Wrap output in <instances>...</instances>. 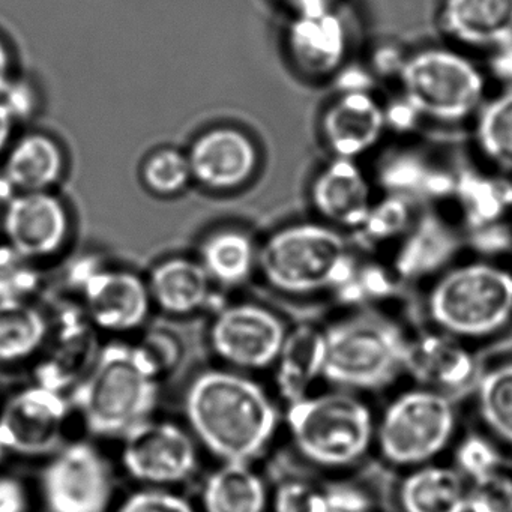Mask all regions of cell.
<instances>
[{
  "instance_id": "20",
  "label": "cell",
  "mask_w": 512,
  "mask_h": 512,
  "mask_svg": "<svg viewBox=\"0 0 512 512\" xmlns=\"http://www.w3.org/2000/svg\"><path fill=\"white\" fill-rule=\"evenodd\" d=\"M101 347L98 329L83 308L64 311L55 323L50 320L49 338L38 356L35 382L65 394L73 391L97 361Z\"/></svg>"
},
{
  "instance_id": "47",
  "label": "cell",
  "mask_w": 512,
  "mask_h": 512,
  "mask_svg": "<svg viewBox=\"0 0 512 512\" xmlns=\"http://www.w3.org/2000/svg\"><path fill=\"white\" fill-rule=\"evenodd\" d=\"M16 122L8 107L0 101V155L7 152V149L10 148Z\"/></svg>"
},
{
  "instance_id": "38",
  "label": "cell",
  "mask_w": 512,
  "mask_h": 512,
  "mask_svg": "<svg viewBox=\"0 0 512 512\" xmlns=\"http://www.w3.org/2000/svg\"><path fill=\"white\" fill-rule=\"evenodd\" d=\"M466 512H512V475L500 470L470 482Z\"/></svg>"
},
{
  "instance_id": "5",
  "label": "cell",
  "mask_w": 512,
  "mask_h": 512,
  "mask_svg": "<svg viewBox=\"0 0 512 512\" xmlns=\"http://www.w3.org/2000/svg\"><path fill=\"white\" fill-rule=\"evenodd\" d=\"M376 419L365 395L329 388L286 406L293 448L317 469L341 472L367 458L376 443Z\"/></svg>"
},
{
  "instance_id": "36",
  "label": "cell",
  "mask_w": 512,
  "mask_h": 512,
  "mask_svg": "<svg viewBox=\"0 0 512 512\" xmlns=\"http://www.w3.org/2000/svg\"><path fill=\"white\" fill-rule=\"evenodd\" d=\"M40 286L37 262L7 242L0 244V302L31 299Z\"/></svg>"
},
{
  "instance_id": "23",
  "label": "cell",
  "mask_w": 512,
  "mask_h": 512,
  "mask_svg": "<svg viewBox=\"0 0 512 512\" xmlns=\"http://www.w3.org/2000/svg\"><path fill=\"white\" fill-rule=\"evenodd\" d=\"M325 328L301 323L287 331L272 371L278 397L286 406L316 392L325 382Z\"/></svg>"
},
{
  "instance_id": "12",
  "label": "cell",
  "mask_w": 512,
  "mask_h": 512,
  "mask_svg": "<svg viewBox=\"0 0 512 512\" xmlns=\"http://www.w3.org/2000/svg\"><path fill=\"white\" fill-rule=\"evenodd\" d=\"M47 512H107L113 499L109 461L89 442L64 443L41 472Z\"/></svg>"
},
{
  "instance_id": "18",
  "label": "cell",
  "mask_w": 512,
  "mask_h": 512,
  "mask_svg": "<svg viewBox=\"0 0 512 512\" xmlns=\"http://www.w3.org/2000/svg\"><path fill=\"white\" fill-rule=\"evenodd\" d=\"M466 233L440 212L419 211L409 232L394 247L392 271L403 284L425 283L460 260Z\"/></svg>"
},
{
  "instance_id": "45",
  "label": "cell",
  "mask_w": 512,
  "mask_h": 512,
  "mask_svg": "<svg viewBox=\"0 0 512 512\" xmlns=\"http://www.w3.org/2000/svg\"><path fill=\"white\" fill-rule=\"evenodd\" d=\"M385 116L388 133L391 130L409 133L418 127L419 122H424L418 112L413 109L412 104L401 94L398 95L397 100L385 103Z\"/></svg>"
},
{
  "instance_id": "26",
  "label": "cell",
  "mask_w": 512,
  "mask_h": 512,
  "mask_svg": "<svg viewBox=\"0 0 512 512\" xmlns=\"http://www.w3.org/2000/svg\"><path fill=\"white\" fill-rule=\"evenodd\" d=\"M469 482L439 461L413 467L398 485L401 512H466Z\"/></svg>"
},
{
  "instance_id": "43",
  "label": "cell",
  "mask_w": 512,
  "mask_h": 512,
  "mask_svg": "<svg viewBox=\"0 0 512 512\" xmlns=\"http://www.w3.org/2000/svg\"><path fill=\"white\" fill-rule=\"evenodd\" d=\"M0 101L8 107L16 121L32 116L37 106L34 89L28 83L14 82V80H11L7 89L0 94Z\"/></svg>"
},
{
  "instance_id": "16",
  "label": "cell",
  "mask_w": 512,
  "mask_h": 512,
  "mask_svg": "<svg viewBox=\"0 0 512 512\" xmlns=\"http://www.w3.org/2000/svg\"><path fill=\"white\" fill-rule=\"evenodd\" d=\"M479 370L478 358L470 343L431 328L409 335L404 376L424 388L454 398L473 391Z\"/></svg>"
},
{
  "instance_id": "15",
  "label": "cell",
  "mask_w": 512,
  "mask_h": 512,
  "mask_svg": "<svg viewBox=\"0 0 512 512\" xmlns=\"http://www.w3.org/2000/svg\"><path fill=\"white\" fill-rule=\"evenodd\" d=\"M319 134L331 157L362 161L388 134L385 103L374 91H337L320 113Z\"/></svg>"
},
{
  "instance_id": "19",
  "label": "cell",
  "mask_w": 512,
  "mask_h": 512,
  "mask_svg": "<svg viewBox=\"0 0 512 512\" xmlns=\"http://www.w3.org/2000/svg\"><path fill=\"white\" fill-rule=\"evenodd\" d=\"M5 242L34 262L56 256L70 236L67 206L52 191L14 194L7 200Z\"/></svg>"
},
{
  "instance_id": "44",
  "label": "cell",
  "mask_w": 512,
  "mask_h": 512,
  "mask_svg": "<svg viewBox=\"0 0 512 512\" xmlns=\"http://www.w3.org/2000/svg\"><path fill=\"white\" fill-rule=\"evenodd\" d=\"M28 488L22 479L0 473V512H28Z\"/></svg>"
},
{
  "instance_id": "11",
  "label": "cell",
  "mask_w": 512,
  "mask_h": 512,
  "mask_svg": "<svg viewBox=\"0 0 512 512\" xmlns=\"http://www.w3.org/2000/svg\"><path fill=\"white\" fill-rule=\"evenodd\" d=\"M289 326L254 302L224 305L209 325V347L223 367L254 373L272 370Z\"/></svg>"
},
{
  "instance_id": "10",
  "label": "cell",
  "mask_w": 512,
  "mask_h": 512,
  "mask_svg": "<svg viewBox=\"0 0 512 512\" xmlns=\"http://www.w3.org/2000/svg\"><path fill=\"white\" fill-rule=\"evenodd\" d=\"M65 392L35 382L0 406V457H50L64 445L73 412Z\"/></svg>"
},
{
  "instance_id": "25",
  "label": "cell",
  "mask_w": 512,
  "mask_h": 512,
  "mask_svg": "<svg viewBox=\"0 0 512 512\" xmlns=\"http://www.w3.org/2000/svg\"><path fill=\"white\" fill-rule=\"evenodd\" d=\"M148 287L152 304L173 317H187L208 307L211 278L197 259L170 257L152 269Z\"/></svg>"
},
{
  "instance_id": "8",
  "label": "cell",
  "mask_w": 512,
  "mask_h": 512,
  "mask_svg": "<svg viewBox=\"0 0 512 512\" xmlns=\"http://www.w3.org/2000/svg\"><path fill=\"white\" fill-rule=\"evenodd\" d=\"M457 433L454 398L413 385L395 394L377 415L374 449L389 466L409 470L439 460Z\"/></svg>"
},
{
  "instance_id": "32",
  "label": "cell",
  "mask_w": 512,
  "mask_h": 512,
  "mask_svg": "<svg viewBox=\"0 0 512 512\" xmlns=\"http://www.w3.org/2000/svg\"><path fill=\"white\" fill-rule=\"evenodd\" d=\"M473 394L485 433L512 449V359L481 371Z\"/></svg>"
},
{
  "instance_id": "22",
  "label": "cell",
  "mask_w": 512,
  "mask_h": 512,
  "mask_svg": "<svg viewBox=\"0 0 512 512\" xmlns=\"http://www.w3.org/2000/svg\"><path fill=\"white\" fill-rule=\"evenodd\" d=\"M437 25L451 46L487 55L512 41V0H442Z\"/></svg>"
},
{
  "instance_id": "37",
  "label": "cell",
  "mask_w": 512,
  "mask_h": 512,
  "mask_svg": "<svg viewBox=\"0 0 512 512\" xmlns=\"http://www.w3.org/2000/svg\"><path fill=\"white\" fill-rule=\"evenodd\" d=\"M325 485L290 476L271 490V512H323Z\"/></svg>"
},
{
  "instance_id": "13",
  "label": "cell",
  "mask_w": 512,
  "mask_h": 512,
  "mask_svg": "<svg viewBox=\"0 0 512 512\" xmlns=\"http://www.w3.org/2000/svg\"><path fill=\"white\" fill-rule=\"evenodd\" d=\"M286 52L308 82H332L352 62L349 20L337 7L293 13L286 31Z\"/></svg>"
},
{
  "instance_id": "42",
  "label": "cell",
  "mask_w": 512,
  "mask_h": 512,
  "mask_svg": "<svg viewBox=\"0 0 512 512\" xmlns=\"http://www.w3.org/2000/svg\"><path fill=\"white\" fill-rule=\"evenodd\" d=\"M409 53L400 44L386 41V43L377 44L371 50L365 65L377 82H392L394 80L397 83Z\"/></svg>"
},
{
  "instance_id": "35",
  "label": "cell",
  "mask_w": 512,
  "mask_h": 512,
  "mask_svg": "<svg viewBox=\"0 0 512 512\" xmlns=\"http://www.w3.org/2000/svg\"><path fill=\"white\" fill-rule=\"evenodd\" d=\"M142 181L151 193L172 197L193 181L187 152L173 148L152 152L142 167Z\"/></svg>"
},
{
  "instance_id": "24",
  "label": "cell",
  "mask_w": 512,
  "mask_h": 512,
  "mask_svg": "<svg viewBox=\"0 0 512 512\" xmlns=\"http://www.w3.org/2000/svg\"><path fill=\"white\" fill-rule=\"evenodd\" d=\"M65 172V155L59 143L46 134H26L10 146L2 167V191L14 194L50 191Z\"/></svg>"
},
{
  "instance_id": "49",
  "label": "cell",
  "mask_w": 512,
  "mask_h": 512,
  "mask_svg": "<svg viewBox=\"0 0 512 512\" xmlns=\"http://www.w3.org/2000/svg\"><path fill=\"white\" fill-rule=\"evenodd\" d=\"M11 80V56L4 41L0 40V94L7 89Z\"/></svg>"
},
{
  "instance_id": "29",
  "label": "cell",
  "mask_w": 512,
  "mask_h": 512,
  "mask_svg": "<svg viewBox=\"0 0 512 512\" xmlns=\"http://www.w3.org/2000/svg\"><path fill=\"white\" fill-rule=\"evenodd\" d=\"M197 260L212 283L235 289L257 271L259 247L242 230L221 229L203 239Z\"/></svg>"
},
{
  "instance_id": "2",
  "label": "cell",
  "mask_w": 512,
  "mask_h": 512,
  "mask_svg": "<svg viewBox=\"0 0 512 512\" xmlns=\"http://www.w3.org/2000/svg\"><path fill=\"white\" fill-rule=\"evenodd\" d=\"M161 379L136 343L103 344L97 361L71 391V404L94 436L119 437L151 418Z\"/></svg>"
},
{
  "instance_id": "48",
  "label": "cell",
  "mask_w": 512,
  "mask_h": 512,
  "mask_svg": "<svg viewBox=\"0 0 512 512\" xmlns=\"http://www.w3.org/2000/svg\"><path fill=\"white\" fill-rule=\"evenodd\" d=\"M293 13L304 11L323 10V8L337 7L338 0H281Z\"/></svg>"
},
{
  "instance_id": "14",
  "label": "cell",
  "mask_w": 512,
  "mask_h": 512,
  "mask_svg": "<svg viewBox=\"0 0 512 512\" xmlns=\"http://www.w3.org/2000/svg\"><path fill=\"white\" fill-rule=\"evenodd\" d=\"M77 280L83 311L98 332L139 331L154 308L148 281L136 272L91 266Z\"/></svg>"
},
{
  "instance_id": "39",
  "label": "cell",
  "mask_w": 512,
  "mask_h": 512,
  "mask_svg": "<svg viewBox=\"0 0 512 512\" xmlns=\"http://www.w3.org/2000/svg\"><path fill=\"white\" fill-rule=\"evenodd\" d=\"M136 344L161 380L173 373L184 359V343L167 329H151Z\"/></svg>"
},
{
  "instance_id": "3",
  "label": "cell",
  "mask_w": 512,
  "mask_h": 512,
  "mask_svg": "<svg viewBox=\"0 0 512 512\" xmlns=\"http://www.w3.org/2000/svg\"><path fill=\"white\" fill-rule=\"evenodd\" d=\"M431 328L466 343L490 340L512 325V269L496 260H457L427 283Z\"/></svg>"
},
{
  "instance_id": "4",
  "label": "cell",
  "mask_w": 512,
  "mask_h": 512,
  "mask_svg": "<svg viewBox=\"0 0 512 512\" xmlns=\"http://www.w3.org/2000/svg\"><path fill=\"white\" fill-rule=\"evenodd\" d=\"M359 260L347 233L320 220L287 224L259 247L257 271L266 283L293 298L334 295Z\"/></svg>"
},
{
  "instance_id": "6",
  "label": "cell",
  "mask_w": 512,
  "mask_h": 512,
  "mask_svg": "<svg viewBox=\"0 0 512 512\" xmlns=\"http://www.w3.org/2000/svg\"><path fill=\"white\" fill-rule=\"evenodd\" d=\"M409 335L376 308L350 310L325 326V382L359 395L391 388L404 377Z\"/></svg>"
},
{
  "instance_id": "21",
  "label": "cell",
  "mask_w": 512,
  "mask_h": 512,
  "mask_svg": "<svg viewBox=\"0 0 512 512\" xmlns=\"http://www.w3.org/2000/svg\"><path fill=\"white\" fill-rule=\"evenodd\" d=\"M193 181L214 191H230L247 184L259 166L251 137L233 127H217L200 134L187 152Z\"/></svg>"
},
{
  "instance_id": "40",
  "label": "cell",
  "mask_w": 512,
  "mask_h": 512,
  "mask_svg": "<svg viewBox=\"0 0 512 512\" xmlns=\"http://www.w3.org/2000/svg\"><path fill=\"white\" fill-rule=\"evenodd\" d=\"M116 512H200L173 488L142 487L119 503Z\"/></svg>"
},
{
  "instance_id": "28",
  "label": "cell",
  "mask_w": 512,
  "mask_h": 512,
  "mask_svg": "<svg viewBox=\"0 0 512 512\" xmlns=\"http://www.w3.org/2000/svg\"><path fill=\"white\" fill-rule=\"evenodd\" d=\"M491 172L457 173L452 202L457 205L464 230L512 218V178Z\"/></svg>"
},
{
  "instance_id": "1",
  "label": "cell",
  "mask_w": 512,
  "mask_h": 512,
  "mask_svg": "<svg viewBox=\"0 0 512 512\" xmlns=\"http://www.w3.org/2000/svg\"><path fill=\"white\" fill-rule=\"evenodd\" d=\"M188 430L221 463H253L274 442L281 413L253 377L232 368H208L188 383L184 398Z\"/></svg>"
},
{
  "instance_id": "34",
  "label": "cell",
  "mask_w": 512,
  "mask_h": 512,
  "mask_svg": "<svg viewBox=\"0 0 512 512\" xmlns=\"http://www.w3.org/2000/svg\"><path fill=\"white\" fill-rule=\"evenodd\" d=\"M500 443L488 433H467L452 445V467L467 482L479 481L503 470Z\"/></svg>"
},
{
  "instance_id": "33",
  "label": "cell",
  "mask_w": 512,
  "mask_h": 512,
  "mask_svg": "<svg viewBox=\"0 0 512 512\" xmlns=\"http://www.w3.org/2000/svg\"><path fill=\"white\" fill-rule=\"evenodd\" d=\"M418 205L409 197L383 193L376 197L364 223L353 235L368 250H394L418 217Z\"/></svg>"
},
{
  "instance_id": "41",
  "label": "cell",
  "mask_w": 512,
  "mask_h": 512,
  "mask_svg": "<svg viewBox=\"0 0 512 512\" xmlns=\"http://www.w3.org/2000/svg\"><path fill=\"white\" fill-rule=\"evenodd\" d=\"M323 512H374V500L361 485L335 481L325 485Z\"/></svg>"
},
{
  "instance_id": "7",
  "label": "cell",
  "mask_w": 512,
  "mask_h": 512,
  "mask_svg": "<svg viewBox=\"0 0 512 512\" xmlns=\"http://www.w3.org/2000/svg\"><path fill=\"white\" fill-rule=\"evenodd\" d=\"M397 85L422 121L455 127L472 124L490 79L472 53L446 43L410 52Z\"/></svg>"
},
{
  "instance_id": "17",
  "label": "cell",
  "mask_w": 512,
  "mask_h": 512,
  "mask_svg": "<svg viewBox=\"0 0 512 512\" xmlns=\"http://www.w3.org/2000/svg\"><path fill=\"white\" fill-rule=\"evenodd\" d=\"M317 220L353 235L376 200V182L361 161L329 158L308 188Z\"/></svg>"
},
{
  "instance_id": "27",
  "label": "cell",
  "mask_w": 512,
  "mask_h": 512,
  "mask_svg": "<svg viewBox=\"0 0 512 512\" xmlns=\"http://www.w3.org/2000/svg\"><path fill=\"white\" fill-rule=\"evenodd\" d=\"M271 490L253 463L229 461L209 473L200 493V512H266Z\"/></svg>"
},
{
  "instance_id": "30",
  "label": "cell",
  "mask_w": 512,
  "mask_h": 512,
  "mask_svg": "<svg viewBox=\"0 0 512 512\" xmlns=\"http://www.w3.org/2000/svg\"><path fill=\"white\" fill-rule=\"evenodd\" d=\"M50 319L31 299L0 302V365L37 358L46 346Z\"/></svg>"
},
{
  "instance_id": "9",
  "label": "cell",
  "mask_w": 512,
  "mask_h": 512,
  "mask_svg": "<svg viewBox=\"0 0 512 512\" xmlns=\"http://www.w3.org/2000/svg\"><path fill=\"white\" fill-rule=\"evenodd\" d=\"M200 446L188 427L146 419L121 437V464L143 487L175 488L199 469Z\"/></svg>"
},
{
  "instance_id": "31",
  "label": "cell",
  "mask_w": 512,
  "mask_h": 512,
  "mask_svg": "<svg viewBox=\"0 0 512 512\" xmlns=\"http://www.w3.org/2000/svg\"><path fill=\"white\" fill-rule=\"evenodd\" d=\"M476 151L490 169L512 178V88L488 97L472 121Z\"/></svg>"
},
{
  "instance_id": "46",
  "label": "cell",
  "mask_w": 512,
  "mask_h": 512,
  "mask_svg": "<svg viewBox=\"0 0 512 512\" xmlns=\"http://www.w3.org/2000/svg\"><path fill=\"white\" fill-rule=\"evenodd\" d=\"M484 70L490 82L500 83L503 89L512 88V41L487 53Z\"/></svg>"
}]
</instances>
